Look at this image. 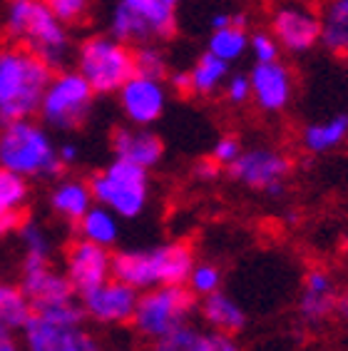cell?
Here are the masks:
<instances>
[{"mask_svg":"<svg viewBox=\"0 0 348 351\" xmlns=\"http://www.w3.org/2000/svg\"><path fill=\"white\" fill-rule=\"evenodd\" d=\"M241 140L234 135H221L219 140L214 142V147H212V160H214L216 165H221V167H229V165L234 162L236 157L241 155Z\"/></svg>","mask_w":348,"mask_h":351,"instance_id":"cell-37","label":"cell"},{"mask_svg":"<svg viewBox=\"0 0 348 351\" xmlns=\"http://www.w3.org/2000/svg\"><path fill=\"white\" fill-rule=\"evenodd\" d=\"M23 219H25V215H18V212H0V239L15 234Z\"/></svg>","mask_w":348,"mask_h":351,"instance_id":"cell-39","label":"cell"},{"mask_svg":"<svg viewBox=\"0 0 348 351\" xmlns=\"http://www.w3.org/2000/svg\"><path fill=\"white\" fill-rule=\"evenodd\" d=\"M336 306L341 309V314H346V317H348V299H343V302H338V304H336Z\"/></svg>","mask_w":348,"mask_h":351,"instance_id":"cell-43","label":"cell"},{"mask_svg":"<svg viewBox=\"0 0 348 351\" xmlns=\"http://www.w3.org/2000/svg\"><path fill=\"white\" fill-rule=\"evenodd\" d=\"M294 162L286 152L276 147H249L227 167V175L241 187L266 192L269 197H282Z\"/></svg>","mask_w":348,"mask_h":351,"instance_id":"cell-10","label":"cell"},{"mask_svg":"<svg viewBox=\"0 0 348 351\" xmlns=\"http://www.w3.org/2000/svg\"><path fill=\"white\" fill-rule=\"evenodd\" d=\"M87 182L92 189L95 202L112 210L120 219H137L147 210L152 182H149V169L140 165L114 157Z\"/></svg>","mask_w":348,"mask_h":351,"instance_id":"cell-7","label":"cell"},{"mask_svg":"<svg viewBox=\"0 0 348 351\" xmlns=\"http://www.w3.org/2000/svg\"><path fill=\"white\" fill-rule=\"evenodd\" d=\"M108 33L114 35L117 40L127 43V45H145V43H157L149 23L140 13H134L132 8L125 3H114L108 18Z\"/></svg>","mask_w":348,"mask_h":351,"instance_id":"cell-25","label":"cell"},{"mask_svg":"<svg viewBox=\"0 0 348 351\" xmlns=\"http://www.w3.org/2000/svg\"><path fill=\"white\" fill-rule=\"evenodd\" d=\"M21 334L25 351H102L100 341L85 329V324H62L35 311Z\"/></svg>","mask_w":348,"mask_h":351,"instance_id":"cell-12","label":"cell"},{"mask_svg":"<svg viewBox=\"0 0 348 351\" xmlns=\"http://www.w3.org/2000/svg\"><path fill=\"white\" fill-rule=\"evenodd\" d=\"M15 234L21 237L23 244V267H40V264H50V254H53V242L50 234L40 222L35 219H23Z\"/></svg>","mask_w":348,"mask_h":351,"instance_id":"cell-30","label":"cell"},{"mask_svg":"<svg viewBox=\"0 0 348 351\" xmlns=\"http://www.w3.org/2000/svg\"><path fill=\"white\" fill-rule=\"evenodd\" d=\"M120 3L129 5L149 23L157 43L169 40L177 33V8L182 0H120Z\"/></svg>","mask_w":348,"mask_h":351,"instance_id":"cell-27","label":"cell"},{"mask_svg":"<svg viewBox=\"0 0 348 351\" xmlns=\"http://www.w3.org/2000/svg\"><path fill=\"white\" fill-rule=\"evenodd\" d=\"M53 68L23 45L0 47V125L35 117Z\"/></svg>","mask_w":348,"mask_h":351,"instance_id":"cell-3","label":"cell"},{"mask_svg":"<svg viewBox=\"0 0 348 351\" xmlns=\"http://www.w3.org/2000/svg\"><path fill=\"white\" fill-rule=\"evenodd\" d=\"M95 90L75 68L53 70V77L42 93L38 117L55 132L80 130L95 110Z\"/></svg>","mask_w":348,"mask_h":351,"instance_id":"cell-6","label":"cell"},{"mask_svg":"<svg viewBox=\"0 0 348 351\" xmlns=\"http://www.w3.org/2000/svg\"><path fill=\"white\" fill-rule=\"evenodd\" d=\"M249 80H251V102L266 115H279L294 100L296 80L284 60L254 62V68L249 70Z\"/></svg>","mask_w":348,"mask_h":351,"instance_id":"cell-15","label":"cell"},{"mask_svg":"<svg viewBox=\"0 0 348 351\" xmlns=\"http://www.w3.org/2000/svg\"><path fill=\"white\" fill-rule=\"evenodd\" d=\"M58 157H60L62 167H73V165L80 162V147L75 142H60L58 145Z\"/></svg>","mask_w":348,"mask_h":351,"instance_id":"cell-40","label":"cell"},{"mask_svg":"<svg viewBox=\"0 0 348 351\" xmlns=\"http://www.w3.org/2000/svg\"><path fill=\"white\" fill-rule=\"evenodd\" d=\"M42 3L70 27L82 25L92 13V0H42Z\"/></svg>","mask_w":348,"mask_h":351,"instance_id":"cell-34","label":"cell"},{"mask_svg":"<svg viewBox=\"0 0 348 351\" xmlns=\"http://www.w3.org/2000/svg\"><path fill=\"white\" fill-rule=\"evenodd\" d=\"M269 30L286 55H306L321 45V13L308 0H282L269 15Z\"/></svg>","mask_w":348,"mask_h":351,"instance_id":"cell-9","label":"cell"},{"mask_svg":"<svg viewBox=\"0 0 348 351\" xmlns=\"http://www.w3.org/2000/svg\"><path fill=\"white\" fill-rule=\"evenodd\" d=\"M221 279L224 277H221V269L216 267V264L201 262V264H195V267H192L187 287L195 297H207V294H212V291L221 289Z\"/></svg>","mask_w":348,"mask_h":351,"instance_id":"cell-33","label":"cell"},{"mask_svg":"<svg viewBox=\"0 0 348 351\" xmlns=\"http://www.w3.org/2000/svg\"><path fill=\"white\" fill-rule=\"evenodd\" d=\"M249 35L251 33L247 30V25H236V23L214 27L209 33L207 50L221 58L224 62H229V65H234V62L244 60L249 55Z\"/></svg>","mask_w":348,"mask_h":351,"instance_id":"cell-29","label":"cell"},{"mask_svg":"<svg viewBox=\"0 0 348 351\" xmlns=\"http://www.w3.org/2000/svg\"><path fill=\"white\" fill-rule=\"evenodd\" d=\"M140 291L110 277L108 282L97 284L95 289L80 294V304L85 311V319L102 326H122L132 322V314L137 309Z\"/></svg>","mask_w":348,"mask_h":351,"instance_id":"cell-13","label":"cell"},{"mask_svg":"<svg viewBox=\"0 0 348 351\" xmlns=\"http://www.w3.org/2000/svg\"><path fill=\"white\" fill-rule=\"evenodd\" d=\"M117 105L120 112L129 125L149 128L160 120L167 110L169 102V85L164 77L134 73L120 90H117Z\"/></svg>","mask_w":348,"mask_h":351,"instance_id":"cell-11","label":"cell"},{"mask_svg":"<svg viewBox=\"0 0 348 351\" xmlns=\"http://www.w3.org/2000/svg\"><path fill=\"white\" fill-rule=\"evenodd\" d=\"M227 102L232 108H244L251 102V80H249V73H229L224 88H221Z\"/></svg>","mask_w":348,"mask_h":351,"instance_id":"cell-36","label":"cell"},{"mask_svg":"<svg viewBox=\"0 0 348 351\" xmlns=\"http://www.w3.org/2000/svg\"><path fill=\"white\" fill-rule=\"evenodd\" d=\"M152 351H244L232 334L224 331H204L199 326L184 324L172 334L154 341Z\"/></svg>","mask_w":348,"mask_h":351,"instance_id":"cell-19","label":"cell"},{"mask_svg":"<svg viewBox=\"0 0 348 351\" xmlns=\"http://www.w3.org/2000/svg\"><path fill=\"white\" fill-rule=\"evenodd\" d=\"M249 55L254 62H274L282 60V45L276 43L271 30H254L249 35Z\"/></svg>","mask_w":348,"mask_h":351,"instance_id":"cell-35","label":"cell"},{"mask_svg":"<svg viewBox=\"0 0 348 351\" xmlns=\"http://www.w3.org/2000/svg\"><path fill=\"white\" fill-rule=\"evenodd\" d=\"M47 204L58 219L67 224H77L90 207L95 204L92 189L87 180L80 177H55V184L50 187Z\"/></svg>","mask_w":348,"mask_h":351,"instance_id":"cell-18","label":"cell"},{"mask_svg":"<svg viewBox=\"0 0 348 351\" xmlns=\"http://www.w3.org/2000/svg\"><path fill=\"white\" fill-rule=\"evenodd\" d=\"M338 299H336L334 279L323 269H311L303 279V291L299 299V311H301L303 322L308 324H319L323 319L334 314Z\"/></svg>","mask_w":348,"mask_h":351,"instance_id":"cell-20","label":"cell"},{"mask_svg":"<svg viewBox=\"0 0 348 351\" xmlns=\"http://www.w3.org/2000/svg\"><path fill=\"white\" fill-rule=\"evenodd\" d=\"M201 319L209 329L224 331V334H239L247 326V311L244 306L236 302L234 297H229L227 291H212L207 297H201V302L197 304Z\"/></svg>","mask_w":348,"mask_h":351,"instance_id":"cell-21","label":"cell"},{"mask_svg":"<svg viewBox=\"0 0 348 351\" xmlns=\"http://www.w3.org/2000/svg\"><path fill=\"white\" fill-rule=\"evenodd\" d=\"M348 140V112H336L323 120L308 122L301 130V145L311 155L334 152Z\"/></svg>","mask_w":348,"mask_h":351,"instance_id":"cell-22","label":"cell"},{"mask_svg":"<svg viewBox=\"0 0 348 351\" xmlns=\"http://www.w3.org/2000/svg\"><path fill=\"white\" fill-rule=\"evenodd\" d=\"M75 227H77V237L100 244V247H108V250H112L120 239V217L97 202L82 215V219Z\"/></svg>","mask_w":348,"mask_h":351,"instance_id":"cell-26","label":"cell"},{"mask_svg":"<svg viewBox=\"0 0 348 351\" xmlns=\"http://www.w3.org/2000/svg\"><path fill=\"white\" fill-rule=\"evenodd\" d=\"M62 271L73 284L75 294L80 297L112 277V252L108 247H100V244L77 237L67 244Z\"/></svg>","mask_w":348,"mask_h":351,"instance_id":"cell-14","label":"cell"},{"mask_svg":"<svg viewBox=\"0 0 348 351\" xmlns=\"http://www.w3.org/2000/svg\"><path fill=\"white\" fill-rule=\"evenodd\" d=\"M112 155L120 160H127L132 165H140L145 169H154L164 157V142L157 132L149 128H137V125H122L110 137Z\"/></svg>","mask_w":348,"mask_h":351,"instance_id":"cell-17","label":"cell"},{"mask_svg":"<svg viewBox=\"0 0 348 351\" xmlns=\"http://www.w3.org/2000/svg\"><path fill=\"white\" fill-rule=\"evenodd\" d=\"M195 267V252L184 242L157 244L149 250H122L112 254V277L137 291L164 284H187Z\"/></svg>","mask_w":348,"mask_h":351,"instance_id":"cell-4","label":"cell"},{"mask_svg":"<svg viewBox=\"0 0 348 351\" xmlns=\"http://www.w3.org/2000/svg\"><path fill=\"white\" fill-rule=\"evenodd\" d=\"M167 85L169 90L179 95H189V70H174L167 75Z\"/></svg>","mask_w":348,"mask_h":351,"instance_id":"cell-41","label":"cell"},{"mask_svg":"<svg viewBox=\"0 0 348 351\" xmlns=\"http://www.w3.org/2000/svg\"><path fill=\"white\" fill-rule=\"evenodd\" d=\"M33 317V304L21 284L0 282V331L21 334Z\"/></svg>","mask_w":348,"mask_h":351,"instance_id":"cell-28","label":"cell"},{"mask_svg":"<svg viewBox=\"0 0 348 351\" xmlns=\"http://www.w3.org/2000/svg\"><path fill=\"white\" fill-rule=\"evenodd\" d=\"M0 167L25 177L27 182L55 180L65 169L58 157L53 130L35 117L0 125Z\"/></svg>","mask_w":348,"mask_h":351,"instance_id":"cell-2","label":"cell"},{"mask_svg":"<svg viewBox=\"0 0 348 351\" xmlns=\"http://www.w3.org/2000/svg\"><path fill=\"white\" fill-rule=\"evenodd\" d=\"M30 202V182L10 169L0 167V212L23 215Z\"/></svg>","mask_w":348,"mask_h":351,"instance_id":"cell-31","label":"cell"},{"mask_svg":"<svg viewBox=\"0 0 348 351\" xmlns=\"http://www.w3.org/2000/svg\"><path fill=\"white\" fill-rule=\"evenodd\" d=\"M321 13V47L348 58V0H326Z\"/></svg>","mask_w":348,"mask_h":351,"instance_id":"cell-24","label":"cell"},{"mask_svg":"<svg viewBox=\"0 0 348 351\" xmlns=\"http://www.w3.org/2000/svg\"><path fill=\"white\" fill-rule=\"evenodd\" d=\"M197 297L189 291L187 284H164L154 289L140 291L137 309L132 314V329L140 337L157 341L167 337L174 329L189 324V317L197 309Z\"/></svg>","mask_w":348,"mask_h":351,"instance_id":"cell-8","label":"cell"},{"mask_svg":"<svg viewBox=\"0 0 348 351\" xmlns=\"http://www.w3.org/2000/svg\"><path fill=\"white\" fill-rule=\"evenodd\" d=\"M134 73L152 75V77H164L169 75V60L167 53L160 43H145L134 47Z\"/></svg>","mask_w":348,"mask_h":351,"instance_id":"cell-32","label":"cell"},{"mask_svg":"<svg viewBox=\"0 0 348 351\" xmlns=\"http://www.w3.org/2000/svg\"><path fill=\"white\" fill-rule=\"evenodd\" d=\"M3 30L15 45L35 53L53 70L65 68L73 60L75 45L70 25H65L42 0H5Z\"/></svg>","mask_w":348,"mask_h":351,"instance_id":"cell-1","label":"cell"},{"mask_svg":"<svg viewBox=\"0 0 348 351\" xmlns=\"http://www.w3.org/2000/svg\"><path fill=\"white\" fill-rule=\"evenodd\" d=\"M232 65L224 62L221 58H216L214 53H204L192 62L189 68V95L197 97H214L216 93H221L224 82H227Z\"/></svg>","mask_w":348,"mask_h":351,"instance_id":"cell-23","label":"cell"},{"mask_svg":"<svg viewBox=\"0 0 348 351\" xmlns=\"http://www.w3.org/2000/svg\"><path fill=\"white\" fill-rule=\"evenodd\" d=\"M21 287L27 294L33 311L38 309H50V306L65 304L77 299L73 284L65 277V271H58L50 264H40V267H23L21 269Z\"/></svg>","mask_w":348,"mask_h":351,"instance_id":"cell-16","label":"cell"},{"mask_svg":"<svg viewBox=\"0 0 348 351\" xmlns=\"http://www.w3.org/2000/svg\"><path fill=\"white\" fill-rule=\"evenodd\" d=\"M192 175H195L199 182H214L216 177L221 175V165H216L212 157H204V160H199V162L195 165Z\"/></svg>","mask_w":348,"mask_h":351,"instance_id":"cell-38","label":"cell"},{"mask_svg":"<svg viewBox=\"0 0 348 351\" xmlns=\"http://www.w3.org/2000/svg\"><path fill=\"white\" fill-rule=\"evenodd\" d=\"M0 351H25L23 341L10 331H0Z\"/></svg>","mask_w":348,"mask_h":351,"instance_id":"cell-42","label":"cell"},{"mask_svg":"<svg viewBox=\"0 0 348 351\" xmlns=\"http://www.w3.org/2000/svg\"><path fill=\"white\" fill-rule=\"evenodd\" d=\"M75 70L95 95H114L134 75V47L110 33H92L75 45Z\"/></svg>","mask_w":348,"mask_h":351,"instance_id":"cell-5","label":"cell"}]
</instances>
